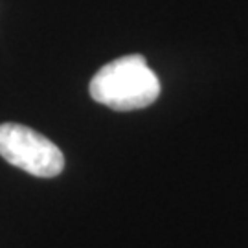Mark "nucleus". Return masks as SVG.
Returning <instances> with one entry per match:
<instances>
[{
	"label": "nucleus",
	"instance_id": "nucleus-1",
	"mask_svg": "<svg viewBox=\"0 0 248 248\" xmlns=\"http://www.w3.org/2000/svg\"><path fill=\"white\" fill-rule=\"evenodd\" d=\"M160 89L156 74L138 53L107 62L89 87L94 101L122 112L149 107L160 96Z\"/></svg>",
	"mask_w": 248,
	"mask_h": 248
},
{
	"label": "nucleus",
	"instance_id": "nucleus-2",
	"mask_svg": "<svg viewBox=\"0 0 248 248\" xmlns=\"http://www.w3.org/2000/svg\"><path fill=\"white\" fill-rule=\"evenodd\" d=\"M0 156L33 177H57L64 168L61 149L46 136L20 124L0 125Z\"/></svg>",
	"mask_w": 248,
	"mask_h": 248
}]
</instances>
